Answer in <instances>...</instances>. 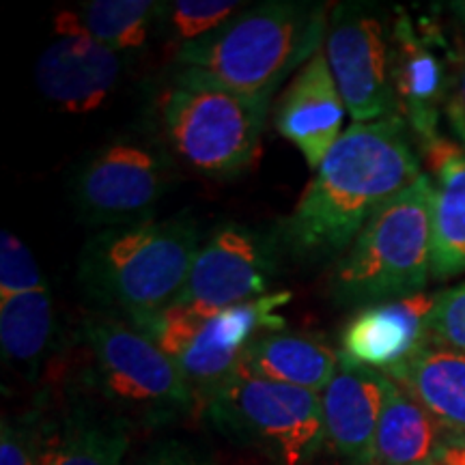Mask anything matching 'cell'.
<instances>
[{
	"label": "cell",
	"instance_id": "cell-4",
	"mask_svg": "<svg viewBox=\"0 0 465 465\" xmlns=\"http://www.w3.org/2000/svg\"><path fill=\"white\" fill-rule=\"evenodd\" d=\"M435 183L420 174L381 207L330 276L339 306H375L422 293L431 276Z\"/></svg>",
	"mask_w": 465,
	"mask_h": 465
},
{
	"label": "cell",
	"instance_id": "cell-15",
	"mask_svg": "<svg viewBox=\"0 0 465 465\" xmlns=\"http://www.w3.org/2000/svg\"><path fill=\"white\" fill-rule=\"evenodd\" d=\"M345 113L328 58L319 50L291 78L274 110V125L281 136L298 147L306 164L317 171L341 138Z\"/></svg>",
	"mask_w": 465,
	"mask_h": 465
},
{
	"label": "cell",
	"instance_id": "cell-17",
	"mask_svg": "<svg viewBox=\"0 0 465 465\" xmlns=\"http://www.w3.org/2000/svg\"><path fill=\"white\" fill-rule=\"evenodd\" d=\"M435 179L431 276L449 281L465 272V151L440 136L424 147Z\"/></svg>",
	"mask_w": 465,
	"mask_h": 465
},
{
	"label": "cell",
	"instance_id": "cell-9",
	"mask_svg": "<svg viewBox=\"0 0 465 465\" xmlns=\"http://www.w3.org/2000/svg\"><path fill=\"white\" fill-rule=\"evenodd\" d=\"M325 58L353 124L397 114L391 80V31L375 11L339 5L325 33Z\"/></svg>",
	"mask_w": 465,
	"mask_h": 465
},
{
	"label": "cell",
	"instance_id": "cell-10",
	"mask_svg": "<svg viewBox=\"0 0 465 465\" xmlns=\"http://www.w3.org/2000/svg\"><path fill=\"white\" fill-rule=\"evenodd\" d=\"M166 183L160 153L144 144L113 143L93 153L75 174L74 201L86 224H136L151 220Z\"/></svg>",
	"mask_w": 465,
	"mask_h": 465
},
{
	"label": "cell",
	"instance_id": "cell-3",
	"mask_svg": "<svg viewBox=\"0 0 465 465\" xmlns=\"http://www.w3.org/2000/svg\"><path fill=\"white\" fill-rule=\"evenodd\" d=\"M199 248V226L190 218L110 226L84 243L78 282L104 315L138 328L177 302Z\"/></svg>",
	"mask_w": 465,
	"mask_h": 465
},
{
	"label": "cell",
	"instance_id": "cell-25",
	"mask_svg": "<svg viewBox=\"0 0 465 465\" xmlns=\"http://www.w3.org/2000/svg\"><path fill=\"white\" fill-rule=\"evenodd\" d=\"M45 418L39 411L3 418L0 465H44Z\"/></svg>",
	"mask_w": 465,
	"mask_h": 465
},
{
	"label": "cell",
	"instance_id": "cell-12",
	"mask_svg": "<svg viewBox=\"0 0 465 465\" xmlns=\"http://www.w3.org/2000/svg\"><path fill=\"white\" fill-rule=\"evenodd\" d=\"M276 242L229 223L212 232L192 263L179 304L209 315L267 295L276 270Z\"/></svg>",
	"mask_w": 465,
	"mask_h": 465
},
{
	"label": "cell",
	"instance_id": "cell-31",
	"mask_svg": "<svg viewBox=\"0 0 465 465\" xmlns=\"http://www.w3.org/2000/svg\"><path fill=\"white\" fill-rule=\"evenodd\" d=\"M449 7H450V14L455 15L459 31H461L463 37H465V0H459V3H450Z\"/></svg>",
	"mask_w": 465,
	"mask_h": 465
},
{
	"label": "cell",
	"instance_id": "cell-5",
	"mask_svg": "<svg viewBox=\"0 0 465 465\" xmlns=\"http://www.w3.org/2000/svg\"><path fill=\"white\" fill-rule=\"evenodd\" d=\"M80 336L95 394L130 427H164L199 403L177 362L132 323L102 312L86 319Z\"/></svg>",
	"mask_w": 465,
	"mask_h": 465
},
{
	"label": "cell",
	"instance_id": "cell-27",
	"mask_svg": "<svg viewBox=\"0 0 465 465\" xmlns=\"http://www.w3.org/2000/svg\"><path fill=\"white\" fill-rule=\"evenodd\" d=\"M427 339L465 353V282L438 293L429 317Z\"/></svg>",
	"mask_w": 465,
	"mask_h": 465
},
{
	"label": "cell",
	"instance_id": "cell-8",
	"mask_svg": "<svg viewBox=\"0 0 465 465\" xmlns=\"http://www.w3.org/2000/svg\"><path fill=\"white\" fill-rule=\"evenodd\" d=\"M270 100L177 83L162 108L168 144L196 173L240 174L257 162Z\"/></svg>",
	"mask_w": 465,
	"mask_h": 465
},
{
	"label": "cell",
	"instance_id": "cell-19",
	"mask_svg": "<svg viewBox=\"0 0 465 465\" xmlns=\"http://www.w3.org/2000/svg\"><path fill=\"white\" fill-rule=\"evenodd\" d=\"M341 364V353L319 336L265 332L243 349L240 366L250 375L322 394Z\"/></svg>",
	"mask_w": 465,
	"mask_h": 465
},
{
	"label": "cell",
	"instance_id": "cell-14",
	"mask_svg": "<svg viewBox=\"0 0 465 465\" xmlns=\"http://www.w3.org/2000/svg\"><path fill=\"white\" fill-rule=\"evenodd\" d=\"M391 377L341 353L332 381L322 392L325 441L349 465L373 463L375 435Z\"/></svg>",
	"mask_w": 465,
	"mask_h": 465
},
{
	"label": "cell",
	"instance_id": "cell-28",
	"mask_svg": "<svg viewBox=\"0 0 465 465\" xmlns=\"http://www.w3.org/2000/svg\"><path fill=\"white\" fill-rule=\"evenodd\" d=\"M134 465H216L199 450L179 441H164L144 452Z\"/></svg>",
	"mask_w": 465,
	"mask_h": 465
},
{
	"label": "cell",
	"instance_id": "cell-24",
	"mask_svg": "<svg viewBox=\"0 0 465 465\" xmlns=\"http://www.w3.org/2000/svg\"><path fill=\"white\" fill-rule=\"evenodd\" d=\"M243 3L231 0H174L160 3L158 26H162L174 44L185 45L207 37L226 25Z\"/></svg>",
	"mask_w": 465,
	"mask_h": 465
},
{
	"label": "cell",
	"instance_id": "cell-18",
	"mask_svg": "<svg viewBox=\"0 0 465 465\" xmlns=\"http://www.w3.org/2000/svg\"><path fill=\"white\" fill-rule=\"evenodd\" d=\"M386 375L450 435H465V353L427 339Z\"/></svg>",
	"mask_w": 465,
	"mask_h": 465
},
{
	"label": "cell",
	"instance_id": "cell-23",
	"mask_svg": "<svg viewBox=\"0 0 465 465\" xmlns=\"http://www.w3.org/2000/svg\"><path fill=\"white\" fill-rule=\"evenodd\" d=\"M74 25L113 52L141 48L158 25L160 3L151 0H91L65 9Z\"/></svg>",
	"mask_w": 465,
	"mask_h": 465
},
{
	"label": "cell",
	"instance_id": "cell-1",
	"mask_svg": "<svg viewBox=\"0 0 465 465\" xmlns=\"http://www.w3.org/2000/svg\"><path fill=\"white\" fill-rule=\"evenodd\" d=\"M420 174L403 116L351 124L278 226L276 248L306 263L341 259L369 220Z\"/></svg>",
	"mask_w": 465,
	"mask_h": 465
},
{
	"label": "cell",
	"instance_id": "cell-29",
	"mask_svg": "<svg viewBox=\"0 0 465 465\" xmlns=\"http://www.w3.org/2000/svg\"><path fill=\"white\" fill-rule=\"evenodd\" d=\"M446 114H449L452 130H455L457 136L465 144V52L459 56L455 72H452L449 100H446Z\"/></svg>",
	"mask_w": 465,
	"mask_h": 465
},
{
	"label": "cell",
	"instance_id": "cell-7",
	"mask_svg": "<svg viewBox=\"0 0 465 465\" xmlns=\"http://www.w3.org/2000/svg\"><path fill=\"white\" fill-rule=\"evenodd\" d=\"M289 300V291H278L224 308L216 315L188 304H173L151 319L144 334L177 362L196 401L207 403L235 373L250 342L284 328V319L276 311Z\"/></svg>",
	"mask_w": 465,
	"mask_h": 465
},
{
	"label": "cell",
	"instance_id": "cell-13",
	"mask_svg": "<svg viewBox=\"0 0 465 465\" xmlns=\"http://www.w3.org/2000/svg\"><path fill=\"white\" fill-rule=\"evenodd\" d=\"M121 58L74 25L67 11L54 17V39L39 56L35 83L45 100L74 114L100 108L119 83Z\"/></svg>",
	"mask_w": 465,
	"mask_h": 465
},
{
	"label": "cell",
	"instance_id": "cell-26",
	"mask_svg": "<svg viewBox=\"0 0 465 465\" xmlns=\"http://www.w3.org/2000/svg\"><path fill=\"white\" fill-rule=\"evenodd\" d=\"M45 289L37 261L14 232H0V300Z\"/></svg>",
	"mask_w": 465,
	"mask_h": 465
},
{
	"label": "cell",
	"instance_id": "cell-2",
	"mask_svg": "<svg viewBox=\"0 0 465 465\" xmlns=\"http://www.w3.org/2000/svg\"><path fill=\"white\" fill-rule=\"evenodd\" d=\"M325 33V5L270 0L242 9L207 37L179 45L177 83L272 97L302 61L317 54Z\"/></svg>",
	"mask_w": 465,
	"mask_h": 465
},
{
	"label": "cell",
	"instance_id": "cell-22",
	"mask_svg": "<svg viewBox=\"0 0 465 465\" xmlns=\"http://www.w3.org/2000/svg\"><path fill=\"white\" fill-rule=\"evenodd\" d=\"M54 336V308L48 287L0 300L3 358L35 380Z\"/></svg>",
	"mask_w": 465,
	"mask_h": 465
},
{
	"label": "cell",
	"instance_id": "cell-6",
	"mask_svg": "<svg viewBox=\"0 0 465 465\" xmlns=\"http://www.w3.org/2000/svg\"><path fill=\"white\" fill-rule=\"evenodd\" d=\"M212 424L276 465H306L325 444L322 394L237 369L207 399Z\"/></svg>",
	"mask_w": 465,
	"mask_h": 465
},
{
	"label": "cell",
	"instance_id": "cell-30",
	"mask_svg": "<svg viewBox=\"0 0 465 465\" xmlns=\"http://www.w3.org/2000/svg\"><path fill=\"white\" fill-rule=\"evenodd\" d=\"M429 465H465V441L449 438Z\"/></svg>",
	"mask_w": 465,
	"mask_h": 465
},
{
	"label": "cell",
	"instance_id": "cell-21",
	"mask_svg": "<svg viewBox=\"0 0 465 465\" xmlns=\"http://www.w3.org/2000/svg\"><path fill=\"white\" fill-rule=\"evenodd\" d=\"M449 438L450 433L391 380L371 465H429Z\"/></svg>",
	"mask_w": 465,
	"mask_h": 465
},
{
	"label": "cell",
	"instance_id": "cell-11",
	"mask_svg": "<svg viewBox=\"0 0 465 465\" xmlns=\"http://www.w3.org/2000/svg\"><path fill=\"white\" fill-rule=\"evenodd\" d=\"M457 61L438 26L416 25L405 9H397L391 26L392 93L397 114L403 116L422 149L440 138V110L446 108Z\"/></svg>",
	"mask_w": 465,
	"mask_h": 465
},
{
	"label": "cell",
	"instance_id": "cell-16",
	"mask_svg": "<svg viewBox=\"0 0 465 465\" xmlns=\"http://www.w3.org/2000/svg\"><path fill=\"white\" fill-rule=\"evenodd\" d=\"M438 293L362 308L342 332V356L375 371H391L414 356L427 341V325Z\"/></svg>",
	"mask_w": 465,
	"mask_h": 465
},
{
	"label": "cell",
	"instance_id": "cell-20",
	"mask_svg": "<svg viewBox=\"0 0 465 465\" xmlns=\"http://www.w3.org/2000/svg\"><path fill=\"white\" fill-rule=\"evenodd\" d=\"M130 429L106 407L69 405L63 418L45 422L44 465H124Z\"/></svg>",
	"mask_w": 465,
	"mask_h": 465
},
{
	"label": "cell",
	"instance_id": "cell-32",
	"mask_svg": "<svg viewBox=\"0 0 465 465\" xmlns=\"http://www.w3.org/2000/svg\"><path fill=\"white\" fill-rule=\"evenodd\" d=\"M455 438H459L461 441H465V435H455Z\"/></svg>",
	"mask_w": 465,
	"mask_h": 465
}]
</instances>
